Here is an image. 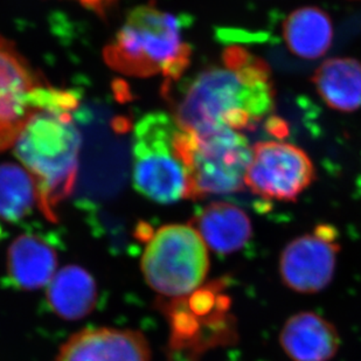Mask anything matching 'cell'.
Wrapping results in <instances>:
<instances>
[{
  "mask_svg": "<svg viewBox=\"0 0 361 361\" xmlns=\"http://www.w3.org/2000/svg\"><path fill=\"white\" fill-rule=\"evenodd\" d=\"M140 267L154 291L166 297L186 296L207 276L208 247L192 225L163 226L147 241Z\"/></svg>",
  "mask_w": 361,
  "mask_h": 361,
  "instance_id": "cell-6",
  "label": "cell"
},
{
  "mask_svg": "<svg viewBox=\"0 0 361 361\" xmlns=\"http://www.w3.org/2000/svg\"><path fill=\"white\" fill-rule=\"evenodd\" d=\"M106 65L124 75L180 80L191 62L179 18L152 4L133 8L116 37L103 49Z\"/></svg>",
  "mask_w": 361,
  "mask_h": 361,
  "instance_id": "cell-3",
  "label": "cell"
},
{
  "mask_svg": "<svg viewBox=\"0 0 361 361\" xmlns=\"http://www.w3.org/2000/svg\"><path fill=\"white\" fill-rule=\"evenodd\" d=\"M316 178L310 157L284 142H261L252 147L245 186L268 200L296 201Z\"/></svg>",
  "mask_w": 361,
  "mask_h": 361,
  "instance_id": "cell-7",
  "label": "cell"
},
{
  "mask_svg": "<svg viewBox=\"0 0 361 361\" xmlns=\"http://www.w3.org/2000/svg\"><path fill=\"white\" fill-rule=\"evenodd\" d=\"M274 109L269 66L240 46L225 48L221 65L199 73L173 102L177 126L192 133L255 129Z\"/></svg>",
  "mask_w": 361,
  "mask_h": 361,
  "instance_id": "cell-1",
  "label": "cell"
},
{
  "mask_svg": "<svg viewBox=\"0 0 361 361\" xmlns=\"http://www.w3.org/2000/svg\"><path fill=\"white\" fill-rule=\"evenodd\" d=\"M54 361H151V352L140 331L97 327L73 334Z\"/></svg>",
  "mask_w": 361,
  "mask_h": 361,
  "instance_id": "cell-10",
  "label": "cell"
},
{
  "mask_svg": "<svg viewBox=\"0 0 361 361\" xmlns=\"http://www.w3.org/2000/svg\"><path fill=\"white\" fill-rule=\"evenodd\" d=\"M267 130L277 138H284L289 133V126L279 117H270L266 126Z\"/></svg>",
  "mask_w": 361,
  "mask_h": 361,
  "instance_id": "cell-18",
  "label": "cell"
},
{
  "mask_svg": "<svg viewBox=\"0 0 361 361\" xmlns=\"http://www.w3.org/2000/svg\"><path fill=\"white\" fill-rule=\"evenodd\" d=\"M76 1L81 4L85 8L92 10L96 13L103 14L116 0H76Z\"/></svg>",
  "mask_w": 361,
  "mask_h": 361,
  "instance_id": "cell-19",
  "label": "cell"
},
{
  "mask_svg": "<svg viewBox=\"0 0 361 361\" xmlns=\"http://www.w3.org/2000/svg\"><path fill=\"white\" fill-rule=\"evenodd\" d=\"M176 121L164 113L140 118L133 133V184L158 204L191 199L188 169L178 151Z\"/></svg>",
  "mask_w": 361,
  "mask_h": 361,
  "instance_id": "cell-5",
  "label": "cell"
},
{
  "mask_svg": "<svg viewBox=\"0 0 361 361\" xmlns=\"http://www.w3.org/2000/svg\"><path fill=\"white\" fill-rule=\"evenodd\" d=\"M341 245L334 226L319 225L290 241L280 256L281 280L300 293L323 291L334 280Z\"/></svg>",
  "mask_w": 361,
  "mask_h": 361,
  "instance_id": "cell-8",
  "label": "cell"
},
{
  "mask_svg": "<svg viewBox=\"0 0 361 361\" xmlns=\"http://www.w3.org/2000/svg\"><path fill=\"white\" fill-rule=\"evenodd\" d=\"M280 344L291 361H330L341 348V337L331 322L303 311L286 319Z\"/></svg>",
  "mask_w": 361,
  "mask_h": 361,
  "instance_id": "cell-11",
  "label": "cell"
},
{
  "mask_svg": "<svg viewBox=\"0 0 361 361\" xmlns=\"http://www.w3.org/2000/svg\"><path fill=\"white\" fill-rule=\"evenodd\" d=\"M283 37L293 54L314 60L330 49L334 25L329 14L319 7H302L286 18Z\"/></svg>",
  "mask_w": 361,
  "mask_h": 361,
  "instance_id": "cell-16",
  "label": "cell"
},
{
  "mask_svg": "<svg viewBox=\"0 0 361 361\" xmlns=\"http://www.w3.org/2000/svg\"><path fill=\"white\" fill-rule=\"evenodd\" d=\"M176 142L190 176L191 199L245 188L252 147L241 131L220 128L192 133L179 128Z\"/></svg>",
  "mask_w": 361,
  "mask_h": 361,
  "instance_id": "cell-4",
  "label": "cell"
},
{
  "mask_svg": "<svg viewBox=\"0 0 361 361\" xmlns=\"http://www.w3.org/2000/svg\"><path fill=\"white\" fill-rule=\"evenodd\" d=\"M38 202V188L27 170L14 164L0 165V218L18 222Z\"/></svg>",
  "mask_w": 361,
  "mask_h": 361,
  "instance_id": "cell-17",
  "label": "cell"
},
{
  "mask_svg": "<svg viewBox=\"0 0 361 361\" xmlns=\"http://www.w3.org/2000/svg\"><path fill=\"white\" fill-rule=\"evenodd\" d=\"M58 266L54 248L40 236L24 234L7 252V275L18 289L35 290L49 284Z\"/></svg>",
  "mask_w": 361,
  "mask_h": 361,
  "instance_id": "cell-13",
  "label": "cell"
},
{
  "mask_svg": "<svg viewBox=\"0 0 361 361\" xmlns=\"http://www.w3.org/2000/svg\"><path fill=\"white\" fill-rule=\"evenodd\" d=\"M312 83L331 109L352 113L361 108V63L358 60L329 59L318 67Z\"/></svg>",
  "mask_w": 361,
  "mask_h": 361,
  "instance_id": "cell-15",
  "label": "cell"
},
{
  "mask_svg": "<svg viewBox=\"0 0 361 361\" xmlns=\"http://www.w3.org/2000/svg\"><path fill=\"white\" fill-rule=\"evenodd\" d=\"M41 85L14 44L0 35V152L14 145L33 109V92Z\"/></svg>",
  "mask_w": 361,
  "mask_h": 361,
  "instance_id": "cell-9",
  "label": "cell"
},
{
  "mask_svg": "<svg viewBox=\"0 0 361 361\" xmlns=\"http://www.w3.org/2000/svg\"><path fill=\"white\" fill-rule=\"evenodd\" d=\"M76 106L73 92L41 85L14 142L16 156L37 183L41 213L51 221H56V208L75 186L81 147V135L73 118Z\"/></svg>",
  "mask_w": 361,
  "mask_h": 361,
  "instance_id": "cell-2",
  "label": "cell"
},
{
  "mask_svg": "<svg viewBox=\"0 0 361 361\" xmlns=\"http://www.w3.org/2000/svg\"><path fill=\"white\" fill-rule=\"evenodd\" d=\"M192 226L208 248L219 254L239 252L252 236V220L242 208L229 202H213L195 215Z\"/></svg>",
  "mask_w": 361,
  "mask_h": 361,
  "instance_id": "cell-12",
  "label": "cell"
},
{
  "mask_svg": "<svg viewBox=\"0 0 361 361\" xmlns=\"http://www.w3.org/2000/svg\"><path fill=\"white\" fill-rule=\"evenodd\" d=\"M47 303L59 317L76 321L88 316L97 302L92 275L81 267L68 266L55 274L47 286Z\"/></svg>",
  "mask_w": 361,
  "mask_h": 361,
  "instance_id": "cell-14",
  "label": "cell"
},
{
  "mask_svg": "<svg viewBox=\"0 0 361 361\" xmlns=\"http://www.w3.org/2000/svg\"><path fill=\"white\" fill-rule=\"evenodd\" d=\"M4 235V231L3 228H1V226H0V240H1V238H3Z\"/></svg>",
  "mask_w": 361,
  "mask_h": 361,
  "instance_id": "cell-20",
  "label": "cell"
}]
</instances>
